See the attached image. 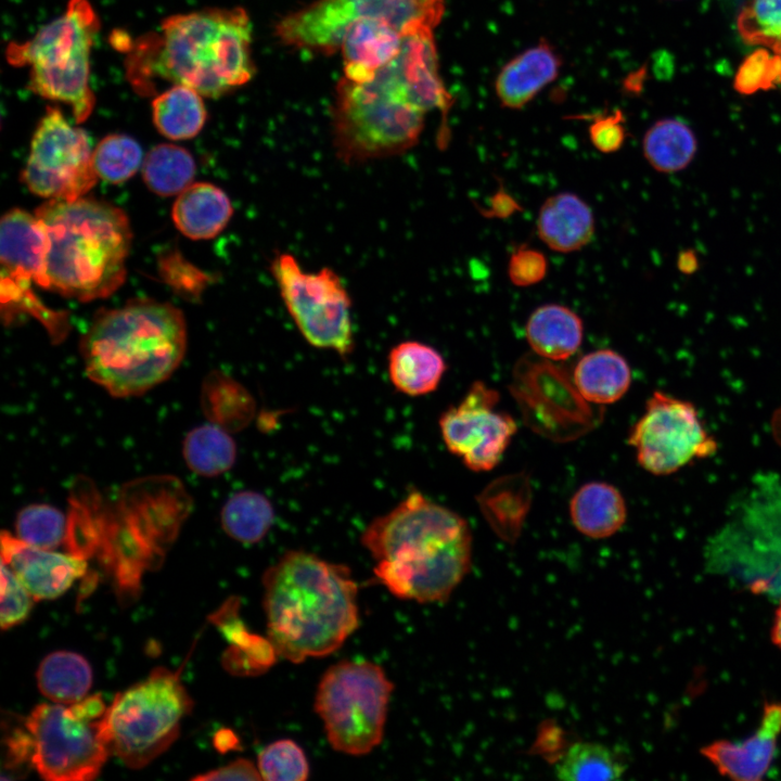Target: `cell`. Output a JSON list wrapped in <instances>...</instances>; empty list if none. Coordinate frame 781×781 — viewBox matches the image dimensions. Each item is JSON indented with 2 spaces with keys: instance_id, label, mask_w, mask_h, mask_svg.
<instances>
[{
  "instance_id": "cell-1",
  "label": "cell",
  "mask_w": 781,
  "mask_h": 781,
  "mask_svg": "<svg viewBox=\"0 0 781 781\" xmlns=\"http://www.w3.org/2000/svg\"><path fill=\"white\" fill-rule=\"evenodd\" d=\"M450 104L433 29L407 34L397 55L371 80L338 81L331 108L335 155L346 165L401 155L419 142L426 114L446 113Z\"/></svg>"
},
{
  "instance_id": "cell-2",
  "label": "cell",
  "mask_w": 781,
  "mask_h": 781,
  "mask_svg": "<svg viewBox=\"0 0 781 781\" xmlns=\"http://www.w3.org/2000/svg\"><path fill=\"white\" fill-rule=\"evenodd\" d=\"M360 541L376 579L396 598L446 601L469 573L472 534L466 521L418 490L364 528Z\"/></svg>"
},
{
  "instance_id": "cell-3",
  "label": "cell",
  "mask_w": 781,
  "mask_h": 781,
  "mask_svg": "<svg viewBox=\"0 0 781 781\" xmlns=\"http://www.w3.org/2000/svg\"><path fill=\"white\" fill-rule=\"evenodd\" d=\"M159 34L139 37L128 46L126 67L131 85L148 91L157 77L219 98L248 82L252 23L243 8H210L164 18Z\"/></svg>"
},
{
  "instance_id": "cell-4",
  "label": "cell",
  "mask_w": 781,
  "mask_h": 781,
  "mask_svg": "<svg viewBox=\"0 0 781 781\" xmlns=\"http://www.w3.org/2000/svg\"><path fill=\"white\" fill-rule=\"evenodd\" d=\"M261 581L268 640L286 661L332 654L358 627V587L346 565L290 550Z\"/></svg>"
},
{
  "instance_id": "cell-5",
  "label": "cell",
  "mask_w": 781,
  "mask_h": 781,
  "mask_svg": "<svg viewBox=\"0 0 781 781\" xmlns=\"http://www.w3.org/2000/svg\"><path fill=\"white\" fill-rule=\"evenodd\" d=\"M185 349L182 312L149 298L98 311L80 341L86 375L114 397L138 396L164 382Z\"/></svg>"
},
{
  "instance_id": "cell-6",
  "label": "cell",
  "mask_w": 781,
  "mask_h": 781,
  "mask_svg": "<svg viewBox=\"0 0 781 781\" xmlns=\"http://www.w3.org/2000/svg\"><path fill=\"white\" fill-rule=\"evenodd\" d=\"M35 214L48 238L44 289L90 302L123 284L132 233L120 208L81 196L47 200Z\"/></svg>"
},
{
  "instance_id": "cell-7",
  "label": "cell",
  "mask_w": 781,
  "mask_h": 781,
  "mask_svg": "<svg viewBox=\"0 0 781 781\" xmlns=\"http://www.w3.org/2000/svg\"><path fill=\"white\" fill-rule=\"evenodd\" d=\"M100 29L88 0H69L65 12L24 42L9 43L5 55L14 66H30L28 88L44 99L71 105L76 123L92 113L90 53Z\"/></svg>"
},
{
  "instance_id": "cell-8",
  "label": "cell",
  "mask_w": 781,
  "mask_h": 781,
  "mask_svg": "<svg viewBox=\"0 0 781 781\" xmlns=\"http://www.w3.org/2000/svg\"><path fill=\"white\" fill-rule=\"evenodd\" d=\"M192 700L179 676L158 667L115 695L102 718L111 754L130 768H142L177 739Z\"/></svg>"
},
{
  "instance_id": "cell-9",
  "label": "cell",
  "mask_w": 781,
  "mask_h": 781,
  "mask_svg": "<svg viewBox=\"0 0 781 781\" xmlns=\"http://www.w3.org/2000/svg\"><path fill=\"white\" fill-rule=\"evenodd\" d=\"M393 691L394 683L375 663L344 660L330 666L319 681L313 708L331 747L351 756L377 747Z\"/></svg>"
},
{
  "instance_id": "cell-10",
  "label": "cell",
  "mask_w": 781,
  "mask_h": 781,
  "mask_svg": "<svg viewBox=\"0 0 781 781\" xmlns=\"http://www.w3.org/2000/svg\"><path fill=\"white\" fill-rule=\"evenodd\" d=\"M444 11L445 0H316L282 17L276 35L286 46L331 54L356 22H385L407 35L434 29Z\"/></svg>"
},
{
  "instance_id": "cell-11",
  "label": "cell",
  "mask_w": 781,
  "mask_h": 781,
  "mask_svg": "<svg viewBox=\"0 0 781 781\" xmlns=\"http://www.w3.org/2000/svg\"><path fill=\"white\" fill-rule=\"evenodd\" d=\"M269 269L289 315L308 344L341 357L350 355L355 347L351 299L341 277L330 267L305 271L286 252L277 253Z\"/></svg>"
},
{
  "instance_id": "cell-12",
  "label": "cell",
  "mask_w": 781,
  "mask_h": 781,
  "mask_svg": "<svg viewBox=\"0 0 781 781\" xmlns=\"http://www.w3.org/2000/svg\"><path fill=\"white\" fill-rule=\"evenodd\" d=\"M510 392L527 426L554 441L578 438L601 417L565 371L536 354L525 355L515 363Z\"/></svg>"
},
{
  "instance_id": "cell-13",
  "label": "cell",
  "mask_w": 781,
  "mask_h": 781,
  "mask_svg": "<svg viewBox=\"0 0 781 781\" xmlns=\"http://www.w3.org/2000/svg\"><path fill=\"white\" fill-rule=\"evenodd\" d=\"M102 718H80L59 703L37 705L25 719L34 740L37 772L50 781L94 779L111 754Z\"/></svg>"
},
{
  "instance_id": "cell-14",
  "label": "cell",
  "mask_w": 781,
  "mask_h": 781,
  "mask_svg": "<svg viewBox=\"0 0 781 781\" xmlns=\"http://www.w3.org/2000/svg\"><path fill=\"white\" fill-rule=\"evenodd\" d=\"M34 194L47 200H76L97 183L87 132L48 106L34 131L21 175Z\"/></svg>"
},
{
  "instance_id": "cell-15",
  "label": "cell",
  "mask_w": 781,
  "mask_h": 781,
  "mask_svg": "<svg viewBox=\"0 0 781 781\" xmlns=\"http://www.w3.org/2000/svg\"><path fill=\"white\" fill-rule=\"evenodd\" d=\"M628 444L642 469L654 475L671 474L694 459L714 454L716 440L703 426L695 407L654 392L633 424Z\"/></svg>"
},
{
  "instance_id": "cell-16",
  "label": "cell",
  "mask_w": 781,
  "mask_h": 781,
  "mask_svg": "<svg viewBox=\"0 0 781 781\" xmlns=\"http://www.w3.org/2000/svg\"><path fill=\"white\" fill-rule=\"evenodd\" d=\"M499 399L495 388L475 381L462 400L439 418L446 447L472 471L495 468L516 433L513 418L497 410Z\"/></svg>"
},
{
  "instance_id": "cell-17",
  "label": "cell",
  "mask_w": 781,
  "mask_h": 781,
  "mask_svg": "<svg viewBox=\"0 0 781 781\" xmlns=\"http://www.w3.org/2000/svg\"><path fill=\"white\" fill-rule=\"evenodd\" d=\"M48 238L40 219L21 208L7 212L0 222L2 303L31 312L50 313L30 291L44 289Z\"/></svg>"
},
{
  "instance_id": "cell-18",
  "label": "cell",
  "mask_w": 781,
  "mask_h": 781,
  "mask_svg": "<svg viewBox=\"0 0 781 781\" xmlns=\"http://www.w3.org/2000/svg\"><path fill=\"white\" fill-rule=\"evenodd\" d=\"M1 563L13 572L34 600L62 596L85 575L88 566L82 556L30 546L5 530L1 534Z\"/></svg>"
},
{
  "instance_id": "cell-19",
  "label": "cell",
  "mask_w": 781,
  "mask_h": 781,
  "mask_svg": "<svg viewBox=\"0 0 781 781\" xmlns=\"http://www.w3.org/2000/svg\"><path fill=\"white\" fill-rule=\"evenodd\" d=\"M781 734V703L766 702L757 729L740 741L717 740L701 754L717 771L733 780L758 781L770 768Z\"/></svg>"
},
{
  "instance_id": "cell-20",
  "label": "cell",
  "mask_w": 781,
  "mask_h": 781,
  "mask_svg": "<svg viewBox=\"0 0 781 781\" xmlns=\"http://www.w3.org/2000/svg\"><path fill=\"white\" fill-rule=\"evenodd\" d=\"M406 35L380 21H359L345 33L340 50L344 77L355 82L371 80L399 52Z\"/></svg>"
},
{
  "instance_id": "cell-21",
  "label": "cell",
  "mask_w": 781,
  "mask_h": 781,
  "mask_svg": "<svg viewBox=\"0 0 781 781\" xmlns=\"http://www.w3.org/2000/svg\"><path fill=\"white\" fill-rule=\"evenodd\" d=\"M561 59L547 41L525 50L510 60L499 72L495 90L500 103L522 108L555 79Z\"/></svg>"
},
{
  "instance_id": "cell-22",
  "label": "cell",
  "mask_w": 781,
  "mask_h": 781,
  "mask_svg": "<svg viewBox=\"0 0 781 781\" xmlns=\"http://www.w3.org/2000/svg\"><path fill=\"white\" fill-rule=\"evenodd\" d=\"M537 233L551 249L572 253L585 247L594 234V217L589 205L571 192L548 197L540 206Z\"/></svg>"
},
{
  "instance_id": "cell-23",
  "label": "cell",
  "mask_w": 781,
  "mask_h": 781,
  "mask_svg": "<svg viewBox=\"0 0 781 781\" xmlns=\"http://www.w3.org/2000/svg\"><path fill=\"white\" fill-rule=\"evenodd\" d=\"M532 484L525 472L490 482L478 495L477 505L486 523L503 541L515 543L532 505Z\"/></svg>"
},
{
  "instance_id": "cell-24",
  "label": "cell",
  "mask_w": 781,
  "mask_h": 781,
  "mask_svg": "<svg viewBox=\"0 0 781 781\" xmlns=\"http://www.w3.org/2000/svg\"><path fill=\"white\" fill-rule=\"evenodd\" d=\"M233 215L227 193L208 182H195L180 192L172 206L177 229L192 240L215 238L225 230Z\"/></svg>"
},
{
  "instance_id": "cell-25",
  "label": "cell",
  "mask_w": 781,
  "mask_h": 781,
  "mask_svg": "<svg viewBox=\"0 0 781 781\" xmlns=\"http://www.w3.org/2000/svg\"><path fill=\"white\" fill-rule=\"evenodd\" d=\"M525 335L534 354L551 361H561L578 350L584 337V325L580 317L568 307L546 304L530 313Z\"/></svg>"
},
{
  "instance_id": "cell-26",
  "label": "cell",
  "mask_w": 781,
  "mask_h": 781,
  "mask_svg": "<svg viewBox=\"0 0 781 781\" xmlns=\"http://www.w3.org/2000/svg\"><path fill=\"white\" fill-rule=\"evenodd\" d=\"M569 516L575 528L586 537L602 539L617 533L627 517L620 491L605 482L580 486L569 501Z\"/></svg>"
},
{
  "instance_id": "cell-27",
  "label": "cell",
  "mask_w": 781,
  "mask_h": 781,
  "mask_svg": "<svg viewBox=\"0 0 781 781\" xmlns=\"http://www.w3.org/2000/svg\"><path fill=\"white\" fill-rule=\"evenodd\" d=\"M447 369L441 354L419 341H404L387 356L388 376L394 387L408 396H423L434 392Z\"/></svg>"
},
{
  "instance_id": "cell-28",
  "label": "cell",
  "mask_w": 781,
  "mask_h": 781,
  "mask_svg": "<svg viewBox=\"0 0 781 781\" xmlns=\"http://www.w3.org/2000/svg\"><path fill=\"white\" fill-rule=\"evenodd\" d=\"M572 379L588 402L609 405L619 400L628 390L631 370L620 354L604 348L581 357L574 368Z\"/></svg>"
},
{
  "instance_id": "cell-29",
  "label": "cell",
  "mask_w": 781,
  "mask_h": 781,
  "mask_svg": "<svg viewBox=\"0 0 781 781\" xmlns=\"http://www.w3.org/2000/svg\"><path fill=\"white\" fill-rule=\"evenodd\" d=\"M203 95L184 85H174L152 101V119L161 135L170 140L195 137L205 125Z\"/></svg>"
},
{
  "instance_id": "cell-30",
  "label": "cell",
  "mask_w": 781,
  "mask_h": 781,
  "mask_svg": "<svg viewBox=\"0 0 781 781\" xmlns=\"http://www.w3.org/2000/svg\"><path fill=\"white\" fill-rule=\"evenodd\" d=\"M36 676L40 692L59 704L71 705L82 700L92 683L88 661L71 651H56L47 655Z\"/></svg>"
},
{
  "instance_id": "cell-31",
  "label": "cell",
  "mask_w": 781,
  "mask_h": 781,
  "mask_svg": "<svg viewBox=\"0 0 781 781\" xmlns=\"http://www.w3.org/2000/svg\"><path fill=\"white\" fill-rule=\"evenodd\" d=\"M643 155L658 172L673 174L687 168L693 161L697 142L692 129L677 118L654 123L644 133Z\"/></svg>"
},
{
  "instance_id": "cell-32",
  "label": "cell",
  "mask_w": 781,
  "mask_h": 781,
  "mask_svg": "<svg viewBox=\"0 0 781 781\" xmlns=\"http://www.w3.org/2000/svg\"><path fill=\"white\" fill-rule=\"evenodd\" d=\"M182 453L191 471L214 477L233 466L236 446L227 430L212 423L197 426L185 436Z\"/></svg>"
},
{
  "instance_id": "cell-33",
  "label": "cell",
  "mask_w": 781,
  "mask_h": 781,
  "mask_svg": "<svg viewBox=\"0 0 781 781\" xmlns=\"http://www.w3.org/2000/svg\"><path fill=\"white\" fill-rule=\"evenodd\" d=\"M274 515L273 505L265 495L242 490L226 501L220 522L229 537L243 543H255L268 534Z\"/></svg>"
},
{
  "instance_id": "cell-34",
  "label": "cell",
  "mask_w": 781,
  "mask_h": 781,
  "mask_svg": "<svg viewBox=\"0 0 781 781\" xmlns=\"http://www.w3.org/2000/svg\"><path fill=\"white\" fill-rule=\"evenodd\" d=\"M142 176L148 188L162 196L179 194L195 176L193 156L183 148L163 143L150 150L143 159Z\"/></svg>"
},
{
  "instance_id": "cell-35",
  "label": "cell",
  "mask_w": 781,
  "mask_h": 781,
  "mask_svg": "<svg viewBox=\"0 0 781 781\" xmlns=\"http://www.w3.org/2000/svg\"><path fill=\"white\" fill-rule=\"evenodd\" d=\"M207 382L205 407L213 422L228 432L247 426L256 411L255 400L248 390L220 373L213 374Z\"/></svg>"
},
{
  "instance_id": "cell-36",
  "label": "cell",
  "mask_w": 781,
  "mask_h": 781,
  "mask_svg": "<svg viewBox=\"0 0 781 781\" xmlns=\"http://www.w3.org/2000/svg\"><path fill=\"white\" fill-rule=\"evenodd\" d=\"M561 780H616L625 772V765L607 746L597 742H576L555 764Z\"/></svg>"
},
{
  "instance_id": "cell-37",
  "label": "cell",
  "mask_w": 781,
  "mask_h": 781,
  "mask_svg": "<svg viewBox=\"0 0 781 781\" xmlns=\"http://www.w3.org/2000/svg\"><path fill=\"white\" fill-rule=\"evenodd\" d=\"M69 524L64 513L55 507L33 503L21 509L16 515V537L30 546L55 550L66 543Z\"/></svg>"
},
{
  "instance_id": "cell-38",
  "label": "cell",
  "mask_w": 781,
  "mask_h": 781,
  "mask_svg": "<svg viewBox=\"0 0 781 781\" xmlns=\"http://www.w3.org/2000/svg\"><path fill=\"white\" fill-rule=\"evenodd\" d=\"M143 159L139 143L121 133L106 136L92 151V165L98 178L110 183H121L131 178Z\"/></svg>"
},
{
  "instance_id": "cell-39",
  "label": "cell",
  "mask_w": 781,
  "mask_h": 781,
  "mask_svg": "<svg viewBox=\"0 0 781 781\" xmlns=\"http://www.w3.org/2000/svg\"><path fill=\"white\" fill-rule=\"evenodd\" d=\"M737 26L746 43L773 50L781 42V0H748Z\"/></svg>"
},
{
  "instance_id": "cell-40",
  "label": "cell",
  "mask_w": 781,
  "mask_h": 781,
  "mask_svg": "<svg viewBox=\"0 0 781 781\" xmlns=\"http://www.w3.org/2000/svg\"><path fill=\"white\" fill-rule=\"evenodd\" d=\"M257 768L266 781H304L310 771L304 750L291 739L265 746L257 756Z\"/></svg>"
},
{
  "instance_id": "cell-41",
  "label": "cell",
  "mask_w": 781,
  "mask_h": 781,
  "mask_svg": "<svg viewBox=\"0 0 781 781\" xmlns=\"http://www.w3.org/2000/svg\"><path fill=\"white\" fill-rule=\"evenodd\" d=\"M781 84L779 56L758 49L741 63L734 77V88L741 94H753Z\"/></svg>"
},
{
  "instance_id": "cell-42",
  "label": "cell",
  "mask_w": 781,
  "mask_h": 781,
  "mask_svg": "<svg viewBox=\"0 0 781 781\" xmlns=\"http://www.w3.org/2000/svg\"><path fill=\"white\" fill-rule=\"evenodd\" d=\"M1 628L10 629L23 623L33 606V597L13 572L1 563Z\"/></svg>"
},
{
  "instance_id": "cell-43",
  "label": "cell",
  "mask_w": 781,
  "mask_h": 781,
  "mask_svg": "<svg viewBox=\"0 0 781 781\" xmlns=\"http://www.w3.org/2000/svg\"><path fill=\"white\" fill-rule=\"evenodd\" d=\"M547 271L546 256L532 247H518L508 263V277L516 286L535 285L545 279Z\"/></svg>"
},
{
  "instance_id": "cell-44",
  "label": "cell",
  "mask_w": 781,
  "mask_h": 781,
  "mask_svg": "<svg viewBox=\"0 0 781 781\" xmlns=\"http://www.w3.org/2000/svg\"><path fill=\"white\" fill-rule=\"evenodd\" d=\"M589 138L592 145L602 153L618 151L626 139L622 112L615 111L596 117L589 127Z\"/></svg>"
},
{
  "instance_id": "cell-45",
  "label": "cell",
  "mask_w": 781,
  "mask_h": 781,
  "mask_svg": "<svg viewBox=\"0 0 781 781\" xmlns=\"http://www.w3.org/2000/svg\"><path fill=\"white\" fill-rule=\"evenodd\" d=\"M4 766L8 770L24 771L33 766L34 740L30 731L23 721V726H9L3 738Z\"/></svg>"
},
{
  "instance_id": "cell-46",
  "label": "cell",
  "mask_w": 781,
  "mask_h": 781,
  "mask_svg": "<svg viewBox=\"0 0 781 781\" xmlns=\"http://www.w3.org/2000/svg\"><path fill=\"white\" fill-rule=\"evenodd\" d=\"M193 780L216 781V780H263L253 761L246 758H238L230 764L217 769L199 774Z\"/></svg>"
},
{
  "instance_id": "cell-47",
  "label": "cell",
  "mask_w": 781,
  "mask_h": 781,
  "mask_svg": "<svg viewBox=\"0 0 781 781\" xmlns=\"http://www.w3.org/2000/svg\"><path fill=\"white\" fill-rule=\"evenodd\" d=\"M518 209V204L508 193L499 191L491 199L490 208L486 215L505 218Z\"/></svg>"
},
{
  "instance_id": "cell-48",
  "label": "cell",
  "mask_w": 781,
  "mask_h": 781,
  "mask_svg": "<svg viewBox=\"0 0 781 781\" xmlns=\"http://www.w3.org/2000/svg\"><path fill=\"white\" fill-rule=\"evenodd\" d=\"M771 640L781 650V602L774 613L771 628Z\"/></svg>"
},
{
  "instance_id": "cell-49",
  "label": "cell",
  "mask_w": 781,
  "mask_h": 781,
  "mask_svg": "<svg viewBox=\"0 0 781 781\" xmlns=\"http://www.w3.org/2000/svg\"><path fill=\"white\" fill-rule=\"evenodd\" d=\"M223 734H226V732H223V731H220L219 733H217V735H216V740H217L216 746H217V748L223 747V750L228 751L230 747H232V745H233V743H234V740H235V739H233V738H234V734H233L232 732L230 733L229 737H228V735H223Z\"/></svg>"
},
{
  "instance_id": "cell-50",
  "label": "cell",
  "mask_w": 781,
  "mask_h": 781,
  "mask_svg": "<svg viewBox=\"0 0 781 781\" xmlns=\"http://www.w3.org/2000/svg\"><path fill=\"white\" fill-rule=\"evenodd\" d=\"M694 263H695V258H694V255H693V254H691V253H683V254H681L680 257H679L678 266H679V269H680V270H682V271H684V272H689V266H688V265L691 264V265L694 266Z\"/></svg>"
},
{
  "instance_id": "cell-51",
  "label": "cell",
  "mask_w": 781,
  "mask_h": 781,
  "mask_svg": "<svg viewBox=\"0 0 781 781\" xmlns=\"http://www.w3.org/2000/svg\"><path fill=\"white\" fill-rule=\"evenodd\" d=\"M772 51L779 56L781 62V42Z\"/></svg>"
}]
</instances>
